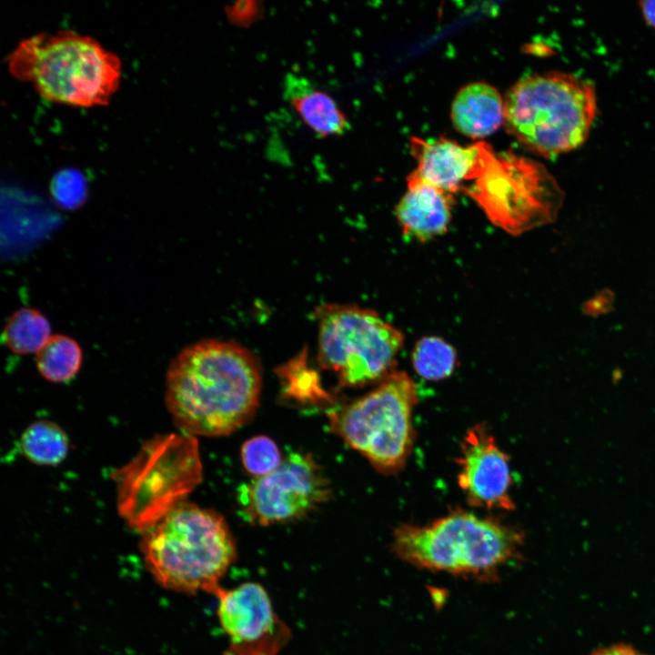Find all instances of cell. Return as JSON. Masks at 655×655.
I'll use <instances>...</instances> for the list:
<instances>
[{
	"label": "cell",
	"mask_w": 655,
	"mask_h": 655,
	"mask_svg": "<svg viewBox=\"0 0 655 655\" xmlns=\"http://www.w3.org/2000/svg\"><path fill=\"white\" fill-rule=\"evenodd\" d=\"M261 387V369L250 351L233 341L205 339L171 361L166 403L183 433L225 436L255 414Z\"/></svg>",
	"instance_id": "obj_1"
},
{
	"label": "cell",
	"mask_w": 655,
	"mask_h": 655,
	"mask_svg": "<svg viewBox=\"0 0 655 655\" xmlns=\"http://www.w3.org/2000/svg\"><path fill=\"white\" fill-rule=\"evenodd\" d=\"M8 70L49 102L106 106L119 87L121 62L96 39L70 30L21 41L7 57Z\"/></svg>",
	"instance_id": "obj_2"
},
{
	"label": "cell",
	"mask_w": 655,
	"mask_h": 655,
	"mask_svg": "<svg viewBox=\"0 0 655 655\" xmlns=\"http://www.w3.org/2000/svg\"><path fill=\"white\" fill-rule=\"evenodd\" d=\"M523 542L514 527L457 509L428 525H400L392 546L417 568L489 581L518 559Z\"/></svg>",
	"instance_id": "obj_3"
},
{
	"label": "cell",
	"mask_w": 655,
	"mask_h": 655,
	"mask_svg": "<svg viewBox=\"0 0 655 655\" xmlns=\"http://www.w3.org/2000/svg\"><path fill=\"white\" fill-rule=\"evenodd\" d=\"M143 534L140 550L147 569L174 590L213 594L237 556L224 518L186 500Z\"/></svg>",
	"instance_id": "obj_4"
},
{
	"label": "cell",
	"mask_w": 655,
	"mask_h": 655,
	"mask_svg": "<svg viewBox=\"0 0 655 655\" xmlns=\"http://www.w3.org/2000/svg\"><path fill=\"white\" fill-rule=\"evenodd\" d=\"M507 130L525 148L552 158L582 146L597 115L594 86L563 72L534 74L504 99Z\"/></svg>",
	"instance_id": "obj_5"
},
{
	"label": "cell",
	"mask_w": 655,
	"mask_h": 655,
	"mask_svg": "<svg viewBox=\"0 0 655 655\" xmlns=\"http://www.w3.org/2000/svg\"><path fill=\"white\" fill-rule=\"evenodd\" d=\"M113 476L120 516L145 533L201 482L196 438L183 432L154 437Z\"/></svg>",
	"instance_id": "obj_6"
},
{
	"label": "cell",
	"mask_w": 655,
	"mask_h": 655,
	"mask_svg": "<svg viewBox=\"0 0 655 655\" xmlns=\"http://www.w3.org/2000/svg\"><path fill=\"white\" fill-rule=\"evenodd\" d=\"M473 180L462 190L493 225L515 236L552 222L564 198L542 164L512 153H497L482 141Z\"/></svg>",
	"instance_id": "obj_7"
},
{
	"label": "cell",
	"mask_w": 655,
	"mask_h": 655,
	"mask_svg": "<svg viewBox=\"0 0 655 655\" xmlns=\"http://www.w3.org/2000/svg\"><path fill=\"white\" fill-rule=\"evenodd\" d=\"M417 387L404 371H390L368 393L328 413L331 430L378 470L404 467L414 440Z\"/></svg>",
	"instance_id": "obj_8"
},
{
	"label": "cell",
	"mask_w": 655,
	"mask_h": 655,
	"mask_svg": "<svg viewBox=\"0 0 655 655\" xmlns=\"http://www.w3.org/2000/svg\"><path fill=\"white\" fill-rule=\"evenodd\" d=\"M317 359L333 371L340 386L359 387L382 379L404 344L403 334L370 308L321 306Z\"/></svg>",
	"instance_id": "obj_9"
},
{
	"label": "cell",
	"mask_w": 655,
	"mask_h": 655,
	"mask_svg": "<svg viewBox=\"0 0 655 655\" xmlns=\"http://www.w3.org/2000/svg\"><path fill=\"white\" fill-rule=\"evenodd\" d=\"M329 495L328 479L315 459L290 452L271 473L242 484L237 499L246 521L268 526L306 516Z\"/></svg>",
	"instance_id": "obj_10"
},
{
	"label": "cell",
	"mask_w": 655,
	"mask_h": 655,
	"mask_svg": "<svg viewBox=\"0 0 655 655\" xmlns=\"http://www.w3.org/2000/svg\"><path fill=\"white\" fill-rule=\"evenodd\" d=\"M217 614L228 647L225 655H277L289 631L275 612L265 589L245 582L233 589L218 587Z\"/></svg>",
	"instance_id": "obj_11"
},
{
	"label": "cell",
	"mask_w": 655,
	"mask_h": 655,
	"mask_svg": "<svg viewBox=\"0 0 655 655\" xmlns=\"http://www.w3.org/2000/svg\"><path fill=\"white\" fill-rule=\"evenodd\" d=\"M458 465V483L470 505L489 509H514L509 458L484 424L467 431Z\"/></svg>",
	"instance_id": "obj_12"
},
{
	"label": "cell",
	"mask_w": 655,
	"mask_h": 655,
	"mask_svg": "<svg viewBox=\"0 0 655 655\" xmlns=\"http://www.w3.org/2000/svg\"><path fill=\"white\" fill-rule=\"evenodd\" d=\"M410 146L418 161L411 174L452 196L470 181L479 159L481 141L465 146L445 137L433 141L413 137Z\"/></svg>",
	"instance_id": "obj_13"
},
{
	"label": "cell",
	"mask_w": 655,
	"mask_h": 655,
	"mask_svg": "<svg viewBox=\"0 0 655 655\" xmlns=\"http://www.w3.org/2000/svg\"><path fill=\"white\" fill-rule=\"evenodd\" d=\"M407 186V192L396 207L403 234L426 242L446 233L451 220L452 196L411 173Z\"/></svg>",
	"instance_id": "obj_14"
},
{
	"label": "cell",
	"mask_w": 655,
	"mask_h": 655,
	"mask_svg": "<svg viewBox=\"0 0 655 655\" xmlns=\"http://www.w3.org/2000/svg\"><path fill=\"white\" fill-rule=\"evenodd\" d=\"M283 96L300 120L317 136H340L350 127L348 116L335 98L307 77L287 73Z\"/></svg>",
	"instance_id": "obj_15"
},
{
	"label": "cell",
	"mask_w": 655,
	"mask_h": 655,
	"mask_svg": "<svg viewBox=\"0 0 655 655\" xmlns=\"http://www.w3.org/2000/svg\"><path fill=\"white\" fill-rule=\"evenodd\" d=\"M504 100L492 86L471 83L462 87L451 106L455 128L472 138H483L494 133L504 122Z\"/></svg>",
	"instance_id": "obj_16"
},
{
	"label": "cell",
	"mask_w": 655,
	"mask_h": 655,
	"mask_svg": "<svg viewBox=\"0 0 655 655\" xmlns=\"http://www.w3.org/2000/svg\"><path fill=\"white\" fill-rule=\"evenodd\" d=\"M69 438L55 422L38 420L23 432L20 446L23 454L35 464L55 466L61 463L69 450Z\"/></svg>",
	"instance_id": "obj_17"
},
{
	"label": "cell",
	"mask_w": 655,
	"mask_h": 655,
	"mask_svg": "<svg viewBox=\"0 0 655 655\" xmlns=\"http://www.w3.org/2000/svg\"><path fill=\"white\" fill-rule=\"evenodd\" d=\"M83 353L79 344L65 335H54L36 353V367L41 376L51 382L72 379L79 371Z\"/></svg>",
	"instance_id": "obj_18"
},
{
	"label": "cell",
	"mask_w": 655,
	"mask_h": 655,
	"mask_svg": "<svg viewBox=\"0 0 655 655\" xmlns=\"http://www.w3.org/2000/svg\"><path fill=\"white\" fill-rule=\"evenodd\" d=\"M52 337L47 318L37 309L24 307L7 320L4 338L16 354L37 353Z\"/></svg>",
	"instance_id": "obj_19"
},
{
	"label": "cell",
	"mask_w": 655,
	"mask_h": 655,
	"mask_svg": "<svg viewBox=\"0 0 655 655\" xmlns=\"http://www.w3.org/2000/svg\"><path fill=\"white\" fill-rule=\"evenodd\" d=\"M412 364L416 372L428 380L448 378L457 363L455 348L438 337L421 338L412 351Z\"/></svg>",
	"instance_id": "obj_20"
},
{
	"label": "cell",
	"mask_w": 655,
	"mask_h": 655,
	"mask_svg": "<svg viewBox=\"0 0 655 655\" xmlns=\"http://www.w3.org/2000/svg\"><path fill=\"white\" fill-rule=\"evenodd\" d=\"M241 460L249 474L259 478L277 469L283 458L274 440L267 436H256L242 445Z\"/></svg>",
	"instance_id": "obj_21"
},
{
	"label": "cell",
	"mask_w": 655,
	"mask_h": 655,
	"mask_svg": "<svg viewBox=\"0 0 655 655\" xmlns=\"http://www.w3.org/2000/svg\"><path fill=\"white\" fill-rule=\"evenodd\" d=\"M52 194L56 203L66 209L79 207L86 198V189L80 180L66 174L53 181Z\"/></svg>",
	"instance_id": "obj_22"
},
{
	"label": "cell",
	"mask_w": 655,
	"mask_h": 655,
	"mask_svg": "<svg viewBox=\"0 0 655 655\" xmlns=\"http://www.w3.org/2000/svg\"><path fill=\"white\" fill-rule=\"evenodd\" d=\"M590 655H650L640 650L626 644L614 643L595 650Z\"/></svg>",
	"instance_id": "obj_23"
},
{
	"label": "cell",
	"mask_w": 655,
	"mask_h": 655,
	"mask_svg": "<svg viewBox=\"0 0 655 655\" xmlns=\"http://www.w3.org/2000/svg\"><path fill=\"white\" fill-rule=\"evenodd\" d=\"M639 5L645 22L655 29V0L640 1Z\"/></svg>",
	"instance_id": "obj_24"
}]
</instances>
